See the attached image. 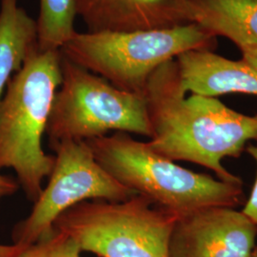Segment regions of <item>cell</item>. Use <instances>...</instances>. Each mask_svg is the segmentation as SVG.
<instances>
[{"instance_id":"cell-8","label":"cell","mask_w":257,"mask_h":257,"mask_svg":"<svg viewBox=\"0 0 257 257\" xmlns=\"http://www.w3.org/2000/svg\"><path fill=\"white\" fill-rule=\"evenodd\" d=\"M256 236V224L242 211L205 208L176 220L169 256L250 257Z\"/></svg>"},{"instance_id":"cell-16","label":"cell","mask_w":257,"mask_h":257,"mask_svg":"<svg viewBox=\"0 0 257 257\" xmlns=\"http://www.w3.org/2000/svg\"><path fill=\"white\" fill-rule=\"evenodd\" d=\"M246 151L248 152V155L253 158L257 166V140L255 143L249 144L248 147L246 148ZM242 212L257 225V173L252 191L248 197V201L245 204L242 210Z\"/></svg>"},{"instance_id":"cell-10","label":"cell","mask_w":257,"mask_h":257,"mask_svg":"<svg viewBox=\"0 0 257 257\" xmlns=\"http://www.w3.org/2000/svg\"><path fill=\"white\" fill-rule=\"evenodd\" d=\"M184 92L208 97L228 93L257 96V70L245 59L230 60L195 49L175 58Z\"/></svg>"},{"instance_id":"cell-17","label":"cell","mask_w":257,"mask_h":257,"mask_svg":"<svg viewBox=\"0 0 257 257\" xmlns=\"http://www.w3.org/2000/svg\"><path fill=\"white\" fill-rule=\"evenodd\" d=\"M19 188L20 187L17 179L0 174V203L6 197L17 193Z\"/></svg>"},{"instance_id":"cell-11","label":"cell","mask_w":257,"mask_h":257,"mask_svg":"<svg viewBox=\"0 0 257 257\" xmlns=\"http://www.w3.org/2000/svg\"><path fill=\"white\" fill-rule=\"evenodd\" d=\"M37 48V20L19 0H0V100L13 75Z\"/></svg>"},{"instance_id":"cell-7","label":"cell","mask_w":257,"mask_h":257,"mask_svg":"<svg viewBox=\"0 0 257 257\" xmlns=\"http://www.w3.org/2000/svg\"><path fill=\"white\" fill-rule=\"evenodd\" d=\"M52 148L56 156L49 182L30 214L14 227V244L28 245L46 236L54 230L58 216L76 204L120 202L137 195L98 163L86 141L65 140Z\"/></svg>"},{"instance_id":"cell-14","label":"cell","mask_w":257,"mask_h":257,"mask_svg":"<svg viewBox=\"0 0 257 257\" xmlns=\"http://www.w3.org/2000/svg\"><path fill=\"white\" fill-rule=\"evenodd\" d=\"M81 252L74 239L54 229L35 243L13 244L9 257H81Z\"/></svg>"},{"instance_id":"cell-18","label":"cell","mask_w":257,"mask_h":257,"mask_svg":"<svg viewBox=\"0 0 257 257\" xmlns=\"http://www.w3.org/2000/svg\"><path fill=\"white\" fill-rule=\"evenodd\" d=\"M250 257H257V247H255L254 249H253V251H252V254H251V256Z\"/></svg>"},{"instance_id":"cell-9","label":"cell","mask_w":257,"mask_h":257,"mask_svg":"<svg viewBox=\"0 0 257 257\" xmlns=\"http://www.w3.org/2000/svg\"><path fill=\"white\" fill-rule=\"evenodd\" d=\"M87 32H134L191 23L188 0H75Z\"/></svg>"},{"instance_id":"cell-13","label":"cell","mask_w":257,"mask_h":257,"mask_svg":"<svg viewBox=\"0 0 257 257\" xmlns=\"http://www.w3.org/2000/svg\"><path fill=\"white\" fill-rule=\"evenodd\" d=\"M75 0H39L37 46L41 51H60L76 33Z\"/></svg>"},{"instance_id":"cell-4","label":"cell","mask_w":257,"mask_h":257,"mask_svg":"<svg viewBox=\"0 0 257 257\" xmlns=\"http://www.w3.org/2000/svg\"><path fill=\"white\" fill-rule=\"evenodd\" d=\"M213 37L196 23L134 32H76L60 51L118 89L144 92L160 66L187 51L207 49Z\"/></svg>"},{"instance_id":"cell-19","label":"cell","mask_w":257,"mask_h":257,"mask_svg":"<svg viewBox=\"0 0 257 257\" xmlns=\"http://www.w3.org/2000/svg\"><path fill=\"white\" fill-rule=\"evenodd\" d=\"M4 247H5V246L3 245V250H2V254H1V257H2V255H3V252H4Z\"/></svg>"},{"instance_id":"cell-1","label":"cell","mask_w":257,"mask_h":257,"mask_svg":"<svg viewBox=\"0 0 257 257\" xmlns=\"http://www.w3.org/2000/svg\"><path fill=\"white\" fill-rule=\"evenodd\" d=\"M144 94L152 127L149 147L170 160L203 166L224 182L243 184L222 160L237 157L248 141H256L257 114L238 112L215 97H187L175 59L150 76Z\"/></svg>"},{"instance_id":"cell-5","label":"cell","mask_w":257,"mask_h":257,"mask_svg":"<svg viewBox=\"0 0 257 257\" xmlns=\"http://www.w3.org/2000/svg\"><path fill=\"white\" fill-rule=\"evenodd\" d=\"M61 73L47 126L51 147L65 140L88 141L110 132L152 137L144 92L118 89L63 55Z\"/></svg>"},{"instance_id":"cell-3","label":"cell","mask_w":257,"mask_h":257,"mask_svg":"<svg viewBox=\"0 0 257 257\" xmlns=\"http://www.w3.org/2000/svg\"><path fill=\"white\" fill-rule=\"evenodd\" d=\"M86 142L98 163L117 181L178 218L205 208H233L241 202L243 184L185 169L130 134L114 133Z\"/></svg>"},{"instance_id":"cell-12","label":"cell","mask_w":257,"mask_h":257,"mask_svg":"<svg viewBox=\"0 0 257 257\" xmlns=\"http://www.w3.org/2000/svg\"><path fill=\"white\" fill-rule=\"evenodd\" d=\"M189 19L210 30L214 26L236 28L257 39V0H188Z\"/></svg>"},{"instance_id":"cell-15","label":"cell","mask_w":257,"mask_h":257,"mask_svg":"<svg viewBox=\"0 0 257 257\" xmlns=\"http://www.w3.org/2000/svg\"><path fill=\"white\" fill-rule=\"evenodd\" d=\"M208 32L214 37L222 36L230 39L240 49L243 59L257 70V39L230 26H214L208 30Z\"/></svg>"},{"instance_id":"cell-6","label":"cell","mask_w":257,"mask_h":257,"mask_svg":"<svg viewBox=\"0 0 257 257\" xmlns=\"http://www.w3.org/2000/svg\"><path fill=\"white\" fill-rule=\"evenodd\" d=\"M177 219L137 194L120 202L76 204L58 216L54 229L74 239L82 251L99 257H170Z\"/></svg>"},{"instance_id":"cell-2","label":"cell","mask_w":257,"mask_h":257,"mask_svg":"<svg viewBox=\"0 0 257 257\" xmlns=\"http://www.w3.org/2000/svg\"><path fill=\"white\" fill-rule=\"evenodd\" d=\"M61 51L37 49L11 78L0 100V170L12 169L36 201L55 157L43 150L55 93L62 79Z\"/></svg>"}]
</instances>
